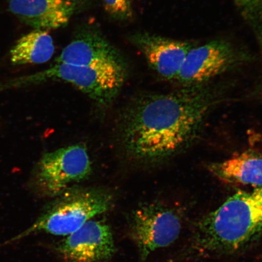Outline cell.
Here are the masks:
<instances>
[{
  "label": "cell",
  "instance_id": "52a82bcc",
  "mask_svg": "<svg viewBox=\"0 0 262 262\" xmlns=\"http://www.w3.org/2000/svg\"><path fill=\"white\" fill-rule=\"evenodd\" d=\"M116 251L110 226L93 220L66 236L57 247L63 262H111Z\"/></svg>",
  "mask_w": 262,
  "mask_h": 262
},
{
  "label": "cell",
  "instance_id": "277c9868",
  "mask_svg": "<svg viewBox=\"0 0 262 262\" xmlns=\"http://www.w3.org/2000/svg\"><path fill=\"white\" fill-rule=\"evenodd\" d=\"M126 65L100 67L55 63L39 73L14 78L0 84V92L47 82L63 81L73 85L101 106L115 99L126 78Z\"/></svg>",
  "mask_w": 262,
  "mask_h": 262
},
{
  "label": "cell",
  "instance_id": "5b68a950",
  "mask_svg": "<svg viewBox=\"0 0 262 262\" xmlns=\"http://www.w3.org/2000/svg\"><path fill=\"white\" fill-rule=\"evenodd\" d=\"M91 172L86 147L75 145L45 154L35 167L33 180L41 194L56 198L86 180Z\"/></svg>",
  "mask_w": 262,
  "mask_h": 262
},
{
  "label": "cell",
  "instance_id": "30bf717a",
  "mask_svg": "<svg viewBox=\"0 0 262 262\" xmlns=\"http://www.w3.org/2000/svg\"><path fill=\"white\" fill-rule=\"evenodd\" d=\"M12 14L35 29L64 27L80 7L79 0H8Z\"/></svg>",
  "mask_w": 262,
  "mask_h": 262
},
{
  "label": "cell",
  "instance_id": "4fadbf2b",
  "mask_svg": "<svg viewBox=\"0 0 262 262\" xmlns=\"http://www.w3.org/2000/svg\"><path fill=\"white\" fill-rule=\"evenodd\" d=\"M55 46L48 31L35 29L19 39L11 51L13 64H42L53 56Z\"/></svg>",
  "mask_w": 262,
  "mask_h": 262
},
{
  "label": "cell",
  "instance_id": "7c38bea8",
  "mask_svg": "<svg viewBox=\"0 0 262 262\" xmlns=\"http://www.w3.org/2000/svg\"><path fill=\"white\" fill-rule=\"evenodd\" d=\"M209 171L223 182L232 184L262 187V156L245 152L224 161L214 163Z\"/></svg>",
  "mask_w": 262,
  "mask_h": 262
},
{
  "label": "cell",
  "instance_id": "3957f363",
  "mask_svg": "<svg viewBox=\"0 0 262 262\" xmlns=\"http://www.w3.org/2000/svg\"><path fill=\"white\" fill-rule=\"evenodd\" d=\"M55 198L31 227L6 244L37 232L67 236L92 219L110 211L114 204L113 193L99 188L74 186Z\"/></svg>",
  "mask_w": 262,
  "mask_h": 262
},
{
  "label": "cell",
  "instance_id": "9a60e30c",
  "mask_svg": "<svg viewBox=\"0 0 262 262\" xmlns=\"http://www.w3.org/2000/svg\"><path fill=\"white\" fill-rule=\"evenodd\" d=\"M104 9L114 18L126 20L132 18L129 0H102Z\"/></svg>",
  "mask_w": 262,
  "mask_h": 262
},
{
  "label": "cell",
  "instance_id": "7a4b0ae2",
  "mask_svg": "<svg viewBox=\"0 0 262 262\" xmlns=\"http://www.w3.org/2000/svg\"><path fill=\"white\" fill-rule=\"evenodd\" d=\"M261 232L262 187L240 191L199 221L191 248L202 256L232 254Z\"/></svg>",
  "mask_w": 262,
  "mask_h": 262
},
{
  "label": "cell",
  "instance_id": "6da1fadb",
  "mask_svg": "<svg viewBox=\"0 0 262 262\" xmlns=\"http://www.w3.org/2000/svg\"><path fill=\"white\" fill-rule=\"evenodd\" d=\"M209 106V98L195 92L137 97L121 117L124 152L133 161L145 164L171 156L194 136Z\"/></svg>",
  "mask_w": 262,
  "mask_h": 262
},
{
  "label": "cell",
  "instance_id": "9c48e42d",
  "mask_svg": "<svg viewBox=\"0 0 262 262\" xmlns=\"http://www.w3.org/2000/svg\"><path fill=\"white\" fill-rule=\"evenodd\" d=\"M130 40L142 52L153 70L167 80L177 79L191 46L185 42L139 32Z\"/></svg>",
  "mask_w": 262,
  "mask_h": 262
},
{
  "label": "cell",
  "instance_id": "5bb4252c",
  "mask_svg": "<svg viewBox=\"0 0 262 262\" xmlns=\"http://www.w3.org/2000/svg\"><path fill=\"white\" fill-rule=\"evenodd\" d=\"M242 15L254 26L262 37V0H234Z\"/></svg>",
  "mask_w": 262,
  "mask_h": 262
},
{
  "label": "cell",
  "instance_id": "8992f818",
  "mask_svg": "<svg viewBox=\"0 0 262 262\" xmlns=\"http://www.w3.org/2000/svg\"><path fill=\"white\" fill-rule=\"evenodd\" d=\"M182 219L174 209L160 204H143L131 213L129 234L145 262L153 252L169 247L178 238Z\"/></svg>",
  "mask_w": 262,
  "mask_h": 262
},
{
  "label": "cell",
  "instance_id": "8fae6325",
  "mask_svg": "<svg viewBox=\"0 0 262 262\" xmlns=\"http://www.w3.org/2000/svg\"><path fill=\"white\" fill-rule=\"evenodd\" d=\"M55 63L100 67L126 65L122 55L96 30L81 32L66 47Z\"/></svg>",
  "mask_w": 262,
  "mask_h": 262
},
{
  "label": "cell",
  "instance_id": "ba28073f",
  "mask_svg": "<svg viewBox=\"0 0 262 262\" xmlns=\"http://www.w3.org/2000/svg\"><path fill=\"white\" fill-rule=\"evenodd\" d=\"M234 58L233 49L222 41L191 48L176 80L185 84L202 83L224 73Z\"/></svg>",
  "mask_w": 262,
  "mask_h": 262
}]
</instances>
